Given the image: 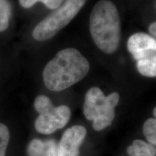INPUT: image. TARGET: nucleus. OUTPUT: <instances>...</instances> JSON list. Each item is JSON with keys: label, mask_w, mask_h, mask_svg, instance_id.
<instances>
[{"label": "nucleus", "mask_w": 156, "mask_h": 156, "mask_svg": "<svg viewBox=\"0 0 156 156\" xmlns=\"http://www.w3.org/2000/svg\"><path fill=\"white\" fill-rule=\"evenodd\" d=\"M90 70L88 60L73 48L61 50L48 62L43 71L45 86L51 91H62L83 79Z\"/></svg>", "instance_id": "f257e3e1"}, {"label": "nucleus", "mask_w": 156, "mask_h": 156, "mask_svg": "<svg viewBox=\"0 0 156 156\" xmlns=\"http://www.w3.org/2000/svg\"><path fill=\"white\" fill-rule=\"evenodd\" d=\"M90 31L93 41L106 54L118 49L121 37V22L118 9L110 0L95 4L90 17Z\"/></svg>", "instance_id": "f03ea898"}, {"label": "nucleus", "mask_w": 156, "mask_h": 156, "mask_svg": "<svg viewBox=\"0 0 156 156\" xmlns=\"http://www.w3.org/2000/svg\"><path fill=\"white\" fill-rule=\"evenodd\" d=\"M119 98L118 93L114 92L106 96L97 87H91L87 91L83 105V114L87 120L93 121V129L101 131L112 124Z\"/></svg>", "instance_id": "7ed1b4c3"}, {"label": "nucleus", "mask_w": 156, "mask_h": 156, "mask_svg": "<svg viewBox=\"0 0 156 156\" xmlns=\"http://www.w3.org/2000/svg\"><path fill=\"white\" fill-rule=\"evenodd\" d=\"M86 0H67L51 14L41 21L33 32L38 41H44L55 36L61 29L69 24L79 12Z\"/></svg>", "instance_id": "20e7f679"}, {"label": "nucleus", "mask_w": 156, "mask_h": 156, "mask_svg": "<svg viewBox=\"0 0 156 156\" xmlns=\"http://www.w3.org/2000/svg\"><path fill=\"white\" fill-rule=\"evenodd\" d=\"M34 107L39 114L35 122L36 131L42 134H50L64 127L71 118L69 107L62 105L55 107L49 98L39 95L36 98Z\"/></svg>", "instance_id": "39448f33"}, {"label": "nucleus", "mask_w": 156, "mask_h": 156, "mask_svg": "<svg viewBox=\"0 0 156 156\" xmlns=\"http://www.w3.org/2000/svg\"><path fill=\"white\" fill-rule=\"evenodd\" d=\"M127 48L136 62V69L145 77L156 76V40L144 33H137L129 37Z\"/></svg>", "instance_id": "423d86ee"}, {"label": "nucleus", "mask_w": 156, "mask_h": 156, "mask_svg": "<svg viewBox=\"0 0 156 156\" xmlns=\"http://www.w3.org/2000/svg\"><path fill=\"white\" fill-rule=\"evenodd\" d=\"M86 133V129L80 125L67 129L58 145V156H80V147Z\"/></svg>", "instance_id": "0eeeda50"}, {"label": "nucleus", "mask_w": 156, "mask_h": 156, "mask_svg": "<svg viewBox=\"0 0 156 156\" xmlns=\"http://www.w3.org/2000/svg\"><path fill=\"white\" fill-rule=\"evenodd\" d=\"M27 153L28 156H58V145L54 140L34 139L29 143Z\"/></svg>", "instance_id": "6e6552de"}, {"label": "nucleus", "mask_w": 156, "mask_h": 156, "mask_svg": "<svg viewBox=\"0 0 156 156\" xmlns=\"http://www.w3.org/2000/svg\"><path fill=\"white\" fill-rule=\"evenodd\" d=\"M129 156H156L155 145L141 140H135L127 148Z\"/></svg>", "instance_id": "1a4fd4ad"}, {"label": "nucleus", "mask_w": 156, "mask_h": 156, "mask_svg": "<svg viewBox=\"0 0 156 156\" xmlns=\"http://www.w3.org/2000/svg\"><path fill=\"white\" fill-rule=\"evenodd\" d=\"M12 15V6L8 0H0V33L6 30L9 26Z\"/></svg>", "instance_id": "9d476101"}, {"label": "nucleus", "mask_w": 156, "mask_h": 156, "mask_svg": "<svg viewBox=\"0 0 156 156\" xmlns=\"http://www.w3.org/2000/svg\"><path fill=\"white\" fill-rule=\"evenodd\" d=\"M143 134L148 142L152 145H156V119L151 118L146 120L143 125Z\"/></svg>", "instance_id": "9b49d317"}, {"label": "nucleus", "mask_w": 156, "mask_h": 156, "mask_svg": "<svg viewBox=\"0 0 156 156\" xmlns=\"http://www.w3.org/2000/svg\"><path fill=\"white\" fill-rule=\"evenodd\" d=\"M9 136V129L5 124L0 123V156H6Z\"/></svg>", "instance_id": "f8f14e48"}, {"label": "nucleus", "mask_w": 156, "mask_h": 156, "mask_svg": "<svg viewBox=\"0 0 156 156\" xmlns=\"http://www.w3.org/2000/svg\"><path fill=\"white\" fill-rule=\"evenodd\" d=\"M64 0H38V2L44 4L48 8L51 9H56L62 5Z\"/></svg>", "instance_id": "ddd939ff"}, {"label": "nucleus", "mask_w": 156, "mask_h": 156, "mask_svg": "<svg viewBox=\"0 0 156 156\" xmlns=\"http://www.w3.org/2000/svg\"><path fill=\"white\" fill-rule=\"evenodd\" d=\"M19 2L23 7L28 9L38 2V0H19Z\"/></svg>", "instance_id": "4468645a"}, {"label": "nucleus", "mask_w": 156, "mask_h": 156, "mask_svg": "<svg viewBox=\"0 0 156 156\" xmlns=\"http://www.w3.org/2000/svg\"><path fill=\"white\" fill-rule=\"evenodd\" d=\"M149 31L152 35V37H153L154 38H155L156 37V23L154 22L151 23V25L149 26Z\"/></svg>", "instance_id": "2eb2a0df"}, {"label": "nucleus", "mask_w": 156, "mask_h": 156, "mask_svg": "<svg viewBox=\"0 0 156 156\" xmlns=\"http://www.w3.org/2000/svg\"><path fill=\"white\" fill-rule=\"evenodd\" d=\"M155 111H156V108H154V110H153V114H154V116L155 117V116H156V114H155Z\"/></svg>", "instance_id": "dca6fc26"}]
</instances>
